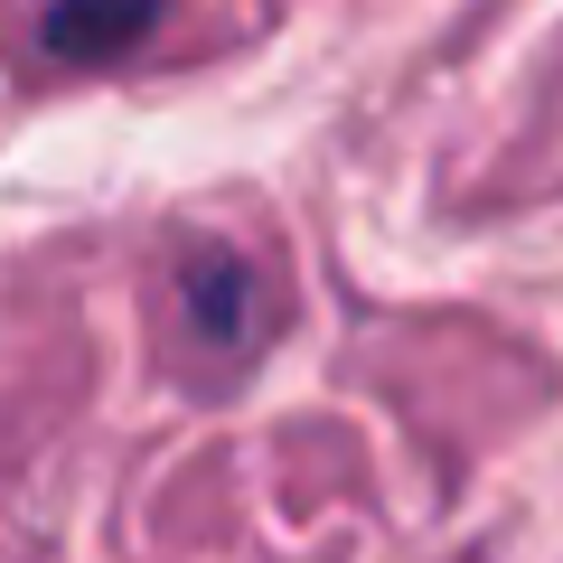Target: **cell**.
Wrapping results in <instances>:
<instances>
[{
    "label": "cell",
    "instance_id": "cell-1",
    "mask_svg": "<svg viewBox=\"0 0 563 563\" xmlns=\"http://www.w3.org/2000/svg\"><path fill=\"white\" fill-rule=\"evenodd\" d=\"M161 10H169V0H47L38 38H47V57L103 66V57H122V47L151 38V29H161Z\"/></svg>",
    "mask_w": 563,
    "mask_h": 563
},
{
    "label": "cell",
    "instance_id": "cell-2",
    "mask_svg": "<svg viewBox=\"0 0 563 563\" xmlns=\"http://www.w3.org/2000/svg\"><path fill=\"white\" fill-rule=\"evenodd\" d=\"M179 301H188L198 347H254V329H263V291H254V273L235 254H188Z\"/></svg>",
    "mask_w": 563,
    "mask_h": 563
}]
</instances>
